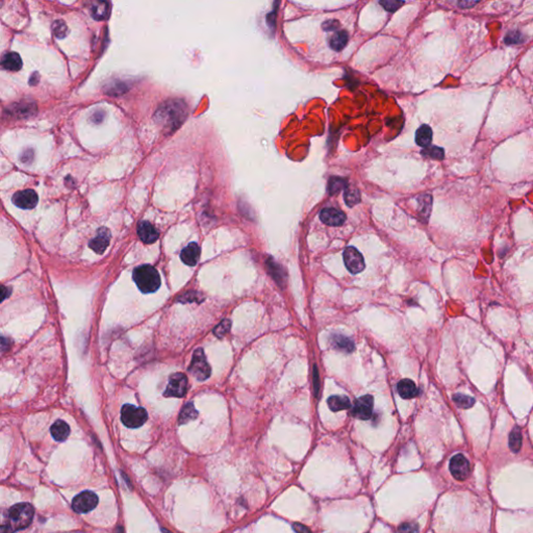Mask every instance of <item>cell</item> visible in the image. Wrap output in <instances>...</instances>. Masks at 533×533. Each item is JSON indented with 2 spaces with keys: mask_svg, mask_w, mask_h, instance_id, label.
Listing matches in <instances>:
<instances>
[{
  "mask_svg": "<svg viewBox=\"0 0 533 533\" xmlns=\"http://www.w3.org/2000/svg\"><path fill=\"white\" fill-rule=\"evenodd\" d=\"M188 108L183 101L174 99L162 103L155 113V120L166 130L174 131L185 121Z\"/></svg>",
  "mask_w": 533,
  "mask_h": 533,
  "instance_id": "cell-1",
  "label": "cell"
},
{
  "mask_svg": "<svg viewBox=\"0 0 533 533\" xmlns=\"http://www.w3.org/2000/svg\"><path fill=\"white\" fill-rule=\"evenodd\" d=\"M34 510L29 503H18L6 512L4 524L0 526V531H19L27 528L32 522Z\"/></svg>",
  "mask_w": 533,
  "mask_h": 533,
  "instance_id": "cell-2",
  "label": "cell"
},
{
  "mask_svg": "<svg viewBox=\"0 0 533 533\" xmlns=\"http://www.w3.org/2000/svg\"><path fill=\"white\" fill-rule=\"evenodd\" d=\"M133 277L140 291L145 294L157 291L160 285V276L157 270L149 265L136 268Z\"/></svg>",
  "mask_w": 533,
  "mask_h": 533,
  "instance_id": "cell-3",
  "label": "cell"
},
{
  "mask_svg": "<svg viewBox=\"0 0 533 533\" xmlns=\"http://www.w3.org/2000/svg\"><path fill=\"white\" fill-rule=\"evenodd\" d=\"M147 412L142 407L125 404L121 409V421L128 428H139L147 421Z\"/></svg>",
  "mask_w": 533,
  "mask_h": 533,
  "instance_id": "cell-4",
  "label": "cell"
},
{
  "mask_svg": "<svg viewBox=\"0 0 533 533\" xmlns=\"http://www.w3.org/2000/svg\"><path fill=\"white\" fill-rule=\"evenodd\" d=\"M189 371L199 381L207 380L211 376V366L207 360L206 354H204L201 348L197 349L194 352Z\"/></svg>",
  "mask_w": 533,
  "mask_h": 533,
  "instance_id": "cell-5",
  "label": "cell"
},
{
  "mask_svg": "<svg viewBox=\"0 0 533 533\" xmlns=\"http://www.w3.org/2000/svg\"><path fill=\"white\" fill-rule=\"evenodd\" d=\"M98 505V497L90 490L78 494L72 501V508L77 513H88Z\"/></svg>",
  "mask_w": 533,
  "mask_h": 533,
  "instance_id": "cell-6",
  "label": "cell"
},
{
  "mask_svg": "<svg viewBox=\"0 0 533 533\" xmlns=\"http://www.w3.org/2000/svg\"><path fill=\"white\" fill-rule=\"evenodd\" d=\"M373 406H374V400H373L372 396L365 395V396L359 397L354 402L351 414L353 417H355L359 420H369L372 417Z\"/></svg>",
  "mask_w": 533,
  "mask_h": 533,
  "instance_id": "cell-7",
  "label": "cell"
},
{
  "mask_svg": "<svg viewBox=\"0 0 533 533\" xmlns=\"http://www.w3.org/2000/svg\"><path fill=\"white\" fill-rule=\"evenodd\" d=\"M449 469L456 480H466L471 473V465L467 457L463 454H456L450 461Z\"/></svg>",
  "mask_w": 533,
  "mask_h": 533,
  "instance_id": "cell-8",
  "label": "cell"
},
{
  "mask_svg": "<svg viewBox=\"0 0 533 533\" xmlns=\"http://www.w3.org/2000/svg\"><path fill=\"white\" fill-rule=\"evenodd\" d=\"M343 258H344L345 266L350 273L357 274L364 270L365 264H364L363 256L356 248L352 247V246H350V247H347L345 249Z\"/></svg>",
  "mask_w": 533,
  "mask_h": 533,
  "instance_id": "cell-9",
  "label": "cell"
},
{
  "mask_svg": "<svg viewBox=\"0 0 533 533\" xmlns=\"http://www.w3.org/2000/svg\"><path fill=\"white\" fill-rule=\"evenodd\" d=\"M188 391V378L182 373H175L170 376L169 383L165 392L166 397L181 398Z\"/></svg>",
  "mask_w": 533,
  "mask_h": 533,
  "instance_id": "cell-10",
  "label": "cell"
},
{
  "mask_svg": "<svg viewBox=\"0 0 533 533\" xmlns=\"http://www.w3.org/2000/svg\"><path fill=\"white\" fill-rule=\"evenodd\" d=\"M12 200H13V203L18 208L23 209V210H30L36 206L39 198L34 191L24 190V191L17 192L13 196Z\"/></svg>",
  "mask_w": 533,
  "mask_h": 533,
  "instance_id": "cell-11",
  "label": "cell"
},
{
  "mask_svg": "<svg viewBox=\"0 0 533 533\" xmlns=\"http://www.w3.org/2000/svg\"><path fill=\"white\" fill-rule=\"evenodd\" d=\"M320 219L328 226H341L346 221V215L339 210L326 208L321 211Z\"/></svg>",
  "mask_w": 533,
  "mask_h": 533,
  "instance_id": "cell-12",
  "label": "cell"
},
{
  "mask_svg": "<svg viewBox=\"0 0 533 533\" xmlns=\"http://www.w3.org/2000/svg\"><path fill=\"white\" fill-rule=\"evenodd\" d=\"M109 241H111V231L105 228V227H102L100 229H98L97 231V234L96 236L90 241V248L95 251L97 254H102L106 248L107 246L109 245Z\"/></svg>",
  "mask_w": 533,
  "mask_h": 533,
  "instance_id": "cell-13",
  "label": "cell"
},
{
  "mask_svg": "<svg viewBox=\"0 0 533 533\" xmlns=\"http://www.w3.org/2000/svg\"><path fill=\"white\" fill-rule=\"evenodd\" d=\"M157 229L148 221H141L138 225V235L145 244H152L158 238Z\"/></svg>",
  "mask_w": 533,
  "mask_h": 533,
  "instance_id": "cell-14",
  "label": "cell"
},
{
  "mask_svg": "<svg viewBox=\"0 0 533 533\" xmlns=\"http://www.w3.org/2000/svg\"><path fill=\"white\" fill-rule=\"evenodd\" d=\"M200 258V248L196 243H191L181 251L180 259L188 266H195Z\"/></svg>",
  "mask_w": 533,
  "mask_h": 533,
  "instance_id": "cell-15",
  "label": "cell"
},
{
  "mask_svg": "<svg viewBox=\"0 0 533 533\" xmlns=\"http://www.w3.org/2000/svg\"><path fill=\"white\" fill-rule=\"evenodd\" d=\"M398 394L403 399H413L418 395V388L411 379H402L397 385Z\"/></svg>",
  "mask_w": 533,
  "mask_h": 533,
  "instance_id": "cell-16",
  "label": "cell"
},
{
  "mask_svg": "<svg viewBox=\"0 0 533 533\" xmlns=\"http://www.w3.org/2000/svg\"><path fill=\"white\" fill-rule=\"evenodd\" d=\"M91 15L95 20H105L109 15V6L105 0H94L91 6Z\"/></svg>",
  "mask_w": 533,
  "mask_h": 533,
  "instance_id": "cell-17",
  "label": "cell"
},
{
  "mask_svg": "<svg viewBox=\"0 0 533 533\" xmlns=\"http://www.w3.org/2000/svg\"><path fill=\"white\" fill-rule=\"evenodd\" d=\"M50 433L57 442H64L70 434V426L65 421L58 420L52 424Z\"/></svg>",
  "mask_w": 533,
  "mask_h": 533,
  "instance_id": "cell-18",
  "label": "cell"
},
{
  "mask_svg": "<svg viewBox=\"0 0 533 533\" xmlns=\"http://www.w3.org/2000/svg\"><path fill=\"white\" fill-rule=\"evenodd\" d=\"M0 65L9 71H18L22 68V60L17 52H9L0 61Z\"/></svg>",
  "mask_w": 533,
  "mask_h": 533,
  "instance_id": "cell-19",
  "label": "cell"
},
{
  "mask_svg": "<svg viewBox=\"0 0 533 533\" xmlns=\"http://www.w3.org/2000/svg\"><path fill=\"white\" fill-rule=\"evenodd\" d=\"M328 406L332 409L333 412H340V411H346V409L351 407V402L347 396L344 395H335L328 398Z\"/></svg>",
  "mask_w": 533,
  "mask_h": 533,
  "instance_id": "cell-20",
  "label": "cell"
},
{
  "mask_svg": "<svg viewBox=\"0 0 533 533\" xmlns=\"http://www.w3.org/2000/svg\"><path fill=\"white\" fill-rule=\"evenodd\" d=\"M349 35L346 30H340L335 32L329 39V46L332 49L336 51H341L344 49L348 43Z\"/></svg>",
  "mask_w": 533,
  "mask_h": 533,
  "instance_id": "cell-21",
  "label": "cell"
},
{
  "mask_svg": "<svg viewBox=\"0 0 533 533\" xmlns=\"http://www.w3.org/2000/svg\"><path fill=\"white\" fill-rule=\"evenodd\" d=\"M332 343H333V346L336 349H338L340 351H343V352H347V353L352 352L354 350V348H355L353 342L349 338L341 336V335L333 336Z\"/></svg>",
  "mask_w": 533,
  "mask_h": 533,
  "instance_id": "cell-22",
  "label": "cell"
},
{
  "mask_svg": "<svg viewBox=\"0 0 533 533\" xmlns=\"http://www.w3.org/2000/svg\"><path fill=\"white\" fill-rule=\"evenodd\" d=\"M432 141V130L429 125H422L416 133V142L422 148L430 145Z\"/></svg>",
  "mask_w": 533,
  "mask_h": 533,
  "instance_id": "cell-23",
  "label": "cell"
},
{
  "mask_svg": "<svg viewBox=\"0 0 533 533\" xmlns=\"http://www.w3.org/2000/svg\"><path fill=\"white\" fill-rule=\"evenodd\" d=\"M197 416H198V413L195 409L193 403H188L182 408V411L178 418V423L180 425H183L186 423H189V422L195 420L197 418Z\"/></svg>",
  "mask_w": 533,
  "mask_h": 533,
  "instance_id": "cell-24",
  "label": "cell"
},
{
  "mask_svg": "<svg viewBox=\"0 0 533 533\" xmlns=\"http://www.w3.org/2000/svg\"><path fill=\"white\" fill-rule=\"evenodd\" d=\"M522 447V433L519 427H514L509 434V448L513 453H517Z\"/></svg>",
  "mask_w": 533,
  "mask_h": 533,
  "instance_id": "cell-25",
  "label": "cell"
},
{
  "mask_svg": "<svg viewBox=\"0 0 533 533\" xmlns=\"http://www.w3.org/2000/svg\"><path fill=\"white\" fill-rule=\"evenodd\" d=\"M453 401L456 404V406H458L460 408H463V409L471 408L475 404V399L474 398H472L470 396H467V395H464V394H456V395H454L453 396Z\"/></svg>",
  "mask_w": 533,
  "mask_h": 533,
  "instance_id": "cell-26",
  "label": "cell"
},
{
  "mask_svg": "<svg viewBox=\"0 0 533 533\" xmlns=\"http://www.w3.org/2000/svg\"><path fill=\"white\" fill-rule=\"evenodd\" d=\"M344 196H345L344 198H345V201L348 207H353L356 203H358L360 201L359 192L356 189H347L345 191Z\"/></svg>",
  "mask_w": 533,
  "mask_h": 533,
  "instance_id": "cell-27",
  "label": "cell"
},
{
  "mask_svg": "<svg viewBox=\"0 0 533 533\" xmlns=\"http://www.w3.org/2000/svg\"><path fill=\"white\" fill-rule=\"evenodd\" d=\"M52 32L58 39H64L68 32V26L63 20H57L52 24Z\"/></svg>",
  "mask_w": 533,
  "mask_h": 533,
  "instance_id": "cell-28",
  "label": "cell"
},
{
  "mask_svg": "<svg viewBox=\"0 0 533 533\" xmlns=\"http://www.w3.org/2000/svg\"><path fill=\"white\" fill-rule=\"evenodd\" d=\"M380 6L388 12H396L404 5V0H379Z\"/></svg>",
  "mask_w": 533,
  "mask_h": 533,
  "instance_id": "cell-29",
  "label": "cell"
},
{
  "mask_svg": "<svg viewBox=\"0 0 533 533\" xmlns=\"http://www.w3.org/2000/svg\"><path fill=\"white\" fill-rule=\"evenodd\" d=\"M423 155L430 156L434 159H443L444 158V149L439 148L437 146H427L422 151Z\"/></svg>",
  "mask_w": 533,
  "mask_h": 533,
  "instance_id": "cell-30",
  "label": "cell"
},
{
  "mask_svg": "<svg viewBox=\"0 0 533 533\" xmlns=\"http://www.w3.org/2000/svg\"><path fill=\"white\" fill-rule=\"evenodd\" d=\"M347 185V181L342 178L333 177L329 180V186H328V190H329L330 194H336L339 191H341L345 186Z\"/></svg>",
  "mask_w": 533,
  "mask_h": 533,
  "instance_id": "cell-31",
  "label": "cell"
},
{
  "mask_svg": "<svg viewBox=\"0 0 533 533\" xmlns=\"http://www.w3.org/2000/svg\"><path fill=\"white\" fill-rule=\"evenodd\" d=\"M230 327H231V322L229 320H224L223 322H221L214 330V334L218 337V338H223L224 336L227 335V333L230 330Z\"/></svg>",
  "mask_w": 533,
  "mask_h": 533,
  "instance_id": "cell-32",
  "label": "cell"
},
{
  "mask_svg": "<svg viewBox=\"0 0 533 533\" xmlns=\"http://www.w3.org/2000/svg\"><path fill=\"white\" fill-rule=\"evenodd\" d=\"M127 90V87L123 83H113L109 85V88H107L106 93L109 95H119L123 94Z\"/></svg>",
  "mask_w": 533,
  "mask_h": 533,
  "instance_id": "cell-33",
  "label": "cell"
},
{
  "mask_svg": "<svg viewBox=\"0 0 533 533\" xmlns=\"http://www.w3.org/2000/svg\"><path fill=\"white\" fill-rule=\"evenodd\" d=\"M522 34L519 32V31H512V32H509L507 33L506 38H505V43L507 45H512V44H517V43H520L522 41Z\"/></svg>",
  "mask_w": 533,
  "mask_h": 533,
  "instance_id": "cell-34",
  "label": "cell"
},
{
  "mask_svg": "<svg viewBox=\"0 0 533 533\" xmlns=\"http://www.w3.org/2000/svg\"><path fill=\"white\" fill-rule=\"evenodd\" d=\"M340 23L337 21V20H327L323 23L322 27L325 31H334L336 29H338Z\"/></svg>",
  "mask_w": 533,
  "mask_h": 533,
  "instance_id": "cell-35",
  "label": "cell"
},
{
  "mask_svg": "<svg viewBox=\"0 0 533 533\" xmlns=\"http://www.w3.org/2000/svg\"><path fill=\"white\" fill-rule=\"evenodd\" d=\"M480 0H458V6L462 9H470L474 6H476Z\"/></svg>",
  "mask_w": 533,
  "mask_h": 533,
  "instance_id": "cell-36",
  "label": "cell"
},
{
  "mask_svg": "<svg viewBox=\"0 0 533 533\" xmlns=\"http://www.w3.org/2000/svg\"><path fill=\"white\" fill-rule=\"evenodd\" d=\"M32 158H33V151L31 149H26L21 155V160L24 163H29L32 160Z\"/></svg>",
  "mask_w": 533,
  "mask_h": 533,
  "instance_id": "cell-37",
  "label": "cell"
},
{
  "mask_svg": "<svg viewBox=\"0 0 533 533\" xmlns=\"http://www.w3.org/2000/svg\"><path fill=\"white\" fill-rule=\"evenodd\" d=\"M10 346H11V341L9 339L0 337V352H6L7 350L10 349Z\"/></svg>",
  "mask_w": 533,
  "mask_h": 533,
  "instance_id": "cell-38",
  "label": "cell"
},
{
  "mask_svg": "<svg viewBox=\"0 0 533 533\" xmlns=\"http://www.w3.org/2000/svg\"><path fill=\"white\" fill-rule=\"evenodd\" d=\"M11 294V290L5 285H0V303L6 300Z\"/></svg>",
  "mask_w": 533,
  "mask_h": 533,
  "instance_id": "cell-39",
  "label": "cell"
},
{
  "mask_svg": "<svg viewBox=\"0 0 533 533\" xmlns=\"http://www.w3.org/2000/svg\"><path fill=\"white\" fill-rule=\"evenodd\" d=\"M103 118H104V113L101 112V111H99V112H96V113L92 116L91 120H92L94 123H100V122H102Z\"/></svg>",
  "mask_w": 533,
  "mask_h": 533,
  "instance_id": "cell-40",
  "label": "cell"
},
{
  "mask_svg": "<svg viewBox=\"0 0 533 533\" xmlns=\"http://www.w3.org/2000/svg\"><path fill=\"white\" fill-rule=\"evenodd\" d=\"M413 525L412 524H403L399 530L401 531H418V526H414L412 527Z\"/></svg>",
  "mask_w": 533,
  "mask_h": 533,
  "instance_id": "cell-41",
  "label": "cell"
},
{
  "mask_svg": "<svg viewBox=\"0 0 533 533\" xmlns=\"http://www.w3.org/2000/svg\"><path fill=\"white\" fill-rule=\"evenodd\" d=\"M39 79H40L39 74H38V73H34V74L31 75V77H30V79H29V84H30L31 86L36 85V84L39 83Z\"/></svg>",
  "mask_w": 533,
  "mask_h": 533,
  "instance_id": "cell-42",
  "label": "cell"
},
{
  "mask_svg": "<svg viewBox=\"0 0 533 533\" xmlns=\"http://www.w3.org/2000/svg\"><path fill=\"white\" fill-rule=\"evenodd\" d=\"M294 530L295 531H308V529L304 526H301L300 524H295L294 525Z\"/></svg>",
  "mask_w": 533,
  "mask_h": 533,
  "instance_id": "cell-43",
  "label": "cell"
},
{
  "mask_svg": "<svg viewBox=\"0 0 533 533\" xmlns=\"http://www.w3.org/2000/svg\"><path fill=\"white\" fill-rule=\"evenodd\" d=\"M315 382H317L315 385H316V393L318 394L319 385H318V370H317V367H315Z\"/></svg>",
  "mask_w": 533,
  "mask_h": 533,
  "instance_id": "cell-44",
  "label": "cell"
},
{
  "mask_svg": "<svg viewBox=\"0 0 533 533\" xmlns=\"http://www.w3.org/2000/svg\"><path fill=\"white\" fill-rule=\"evenodd\" d=\"M3 5H4V4H3V0H0V8L3 7Z\"/></svg>",
  "mask_w": 533,
  "mask_h": 533,
  "instance_id": "cell-45",
  "label": "cell"
}]
</instances>
